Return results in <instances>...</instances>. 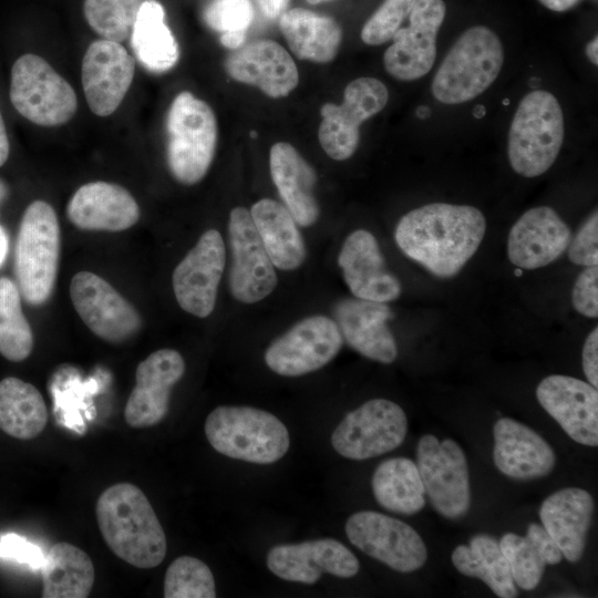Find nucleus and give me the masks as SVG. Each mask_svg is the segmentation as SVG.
I'll list each match as a JSON object with an SVG mask.
<instances>
[{
  "label": "nucleus",
  "mask_w": 598,
  "mask_h": 598,
  "mask_svg": "<svg viewBox=\"0 0 598 598\" xmlns=\"http://www.w3.org/2000/svg\"><path fill=\"white\" fill-rule=\"evenodd\" d=\"M486 231L483 213L470 205L432 203L405 214L394 238L400 250L439 278L457 275Z\"/></svg>",
  "instance_id": "nucleus-1"
},
{
  "label": "nucleus",
  "mask_w": 598,
  "mask_h": 598,
  "mask_svg": "<svg viewBox=\"0 0 598 598\" xmlns=\"http://www.w3.org/2000/svg\"><path fill=\"white\" fill-rule=\"evenodd\" d=\"M95 516L104 542L120 559L142 569L164 560V529L138 486L123 482L104 489L96 501Z\"/></svg>",
  "instance_id": "nucleus-2"
},
{
  "label": "nucleus",
  "mask_w": 598,
  "mask_h": 598,
  "mask_svg": "<svg viewBox=\"0 0 598 598\" xmlns=\"http://www.w3.org/2000/svg\"><path fill=\"white\" fill-rule=\"evenodd\" d=\"M204 430L218 453L256 464L277 462L290 445L286 425L251 406H217L206 417Z\"/></svg>",
  "instance_id": "nucleus-3"
},
{
  "label": "nucleus",
  "mask_w": 598,
  "mask_h": 598,
  "mask_svg": "<svg viewBox=\"0 0 598 598\" xmlns=\"http://www.w3.org/2000/svg\"><path fill=\"white\" fill-rule=\"evenodd\" d=\"M504 62L499 38L487 27L467 29L453 44L433 82V96L444 104H460L486 91Z\"/></svg>",
  "instance_id": "nucleus-4"
},
{
  "label": "nucleus",
  "mask_w": 598,
  "mask_h": 598,
  "mask_svg": "<svg viewBox=\"0 0 598 598\" xmlns=\"http://www.w3.org/2000/svg\"><path fill=\"white\" fill-rule=\"evenodd\" d=\"M565 134L558 100L549 92L534 90L516 110L508 134V159L524 177H536L555 163Z\"/></svg>",
  "instance_id": "nucleus-5"
},
{
  "label": "nucleus",
  "mask_w": 598,
  "mask_h": 598,
  "mask_svg": "<svg viewBox=\"0 0 598 598\" xmlns=\"http://www.w3.org/2000/svg\"><path fill=\"white\" fill-rule=\"evenodd\" d=\"M59 254L60 226L55 210L44 200H34L23 213L14 251L17 285L28 303L39 306L50 298Z\"/></svg>",
  "instance_id": "nucleus-6"
},
{
  "label": "nucleus",
  "mask_w": 598,
  "mask_h": 598,
  "mask_svg": "<svg viewBox=\"0 0 598 598\" xmlns=\"http://www.w3.org/2000/svg\"><path fill=\"white\" fill-rule=\"evenodd\" d=\"M167 164L174 178L193 185L204 178L217 144V121L213 109L190 92L173 100L166 120Z\"/></svg>",
  "instance_id": "nucleus-7"
},
{
  "label": "nucleus",
  "mask_w": 598,
  "mask_h": 598,
  "mask_svg": "<svg viewBox=\"0 0 598 598\" xmlns=\"http://www.w3.org/2000/svg\"><path fill=\"white\" fill-rule=\"evenodd\" d=\"M10 101L30 122L59 126L75 114L78 99L73 87L41 56L24 54L11 69Z\"/></svg>",
  "instance_id": "nucleus-8"
},
{
  "label": "nucleus",
  "mask_w": 598,
  "mask_h": 598,
  "mask_svg": "<svg viewBox=\"0 0 598 598\" xmlns=\"http://www.w3.org/2000/svg\"><path fill=\"white\" fill-rule=\"evenodd\" d=\"M416 466L433 508L443 517L457 519L471 506L466 456L452 439L423 435L416 446Z\"/></svg>",
  "instance_id": "nucleus-9"
},
{
  "label": "nucleus",
  "mask_w": 598,
  "mask_h": 598,
  "mask_svg": "<svg viewBox=\"0 0 598 598\" xmlns=\"http://www.w3.org/2000/svg\"><path fill=\"white\" fill-rule=\"evenodd\" d=\"M408 432L405 412L386 399H372L349 412L331 435L343 457L362 461L399 447Z\"/></svg>",
  "instance_id": "nucleus-10"
},
{
  "label": "nucleus",
  "mask_w": 598,
  "mask_h": 598,
  "mask_svg": "<svg viewBox=\"0 0 598 598\" xmlns=\"http://www.w3.org/2000/svg\"><path fill=\"white\" fill-rule=\"evenodd\" d=\"M389 101L386 86L378 79L362 76L344 89L340 105L326 103L318 138L322 150L336 161L351 157L359 144L360 125L384 109Z\"/></svg>",
  "instance_id": "nucleus-11"
},
{
  "label": "nucleus",
  "mask_w": 598,
  "mask_h": 598,
  "mask_svg": "<svg viewBox=\"0 0 598 598\" xmlns=\"http://www.w3.org/2000/svg\"><path fill=\"white\" fill-rule=\"evenodd\" d=\"M344 529L353 546L396 571H414L426 561L422 537L394 517L373 511L357 512L348 518Z\"/></svg>",
  "instance_id": "nucleus-12"
},
{
  "label": "nucleus",
  "mask_w": 598,
  "mask_h": 598,
  "mask_svg": "<svg viewBox=\"0 0 598 598\" xmlns=\"http://www.w3.org/2000/svg\"><path fill=\"white\" fill-rule=\"evenodd\" d=\"M343 343L336 321L307 317L274 340L265 352L268 368L283 377H299L329 363Z\"/></svg>",
  "instance_id": "nucleus-13"
},
{
  "label": "nucleus",
  "mask_w": 598,
  "mask_h": 598,
  "mask_svg": "<svg viewBox=\"0 0 598 598\" xmlns=\"http://www.w3.org/2000/svg\"><path fill=\"white\" fill-rule=\"evenodd\" d=\"M70 298L86 327L107 342L126 341L142 327L134 306L94 272L79 271L72 277Z\"/></svg>",
  "instance_id": "nucleus-14"
},
{
  "label": "nucleus",
  "mask_w": 598,
  "mask_h": 598,
  "mask_svg": "<svg viewBox=\"0 0 598 598\" xmlns=\"http://www.w3.org/2000/svg\"><path fill=\"white\" fill-rule=\"evenodd\" d=\"M228 231L231 248V295L244 303L258 302L274 291L278 279L250 212L244 207H235L229 215Z\"/></svg>",
  "instance_id": "nucleus-15"
},
{
  "label": "nucleus",
  "mask_w": 598,
  "mask_h": 598,
  "mask_svg": "<svg viewBox=\"0 0 598 598\" xmlns=\"http://www.w3.org/2000/svg\"><path fill=\"white\" fill-rule=\"evenodd\" d=\"M225 264L221 235L216 229L205 231L173 272L174 295L184 311L199 318L213 312Z\"/></svg>",
  "instance_id": "nucleus-16"
},
{
  "label": "nucleus",
  "mask_w": 598,
  "mask_h": 598,
  "mask_svg": "<svg viewBox=\"0 0 598 598\" xmlns=\"http://www.w3.org/2000/svg\"><path fill=\"white\" fill-rule=\"evenodd\" d=\"M443 0H419L412 9L408 28L399 29L383 56L389 74L413 81L427 74L436 56V35L445 18Z\"/></svg>",
  "instance_id": "nucleus-17"
},
{
  "label": "nucleus",
  "mask_w": 598,
  "mask_h": 598,
  "mask_svg": "<svg viewBox=\"0 0 598 598\" xmlns=\"http://www.w3.org/2000/svg\"><path fill=\"white\" fill-rule=\"evenodd\" d=\"M184 372V358L173 349H159L140 362L124 408L126 424L133 429L158 424L168 412L172 388Z\"/></svg>",
  "instance_id": "nucleus-18"
},
{
  "label": "nucleus",
  "mask_w": 598,
  "mask_h": 598,
  "mask_svg": "<svg viewBox=\"0 0 598 598\" xmlns=\"http://www.w3.org/2000/svg\"><path fill=\"white\" fill-rule=\"evenodd\" d=\"M134 73L135 61L120 42L106 39L92 42L81 70L90 110L97 116L114 113L124 100Z\"/></svg>",
  "instance_id": "nucleus-19"
},
{
  "label": "nucleus",
  "mask_w": 598,
  "mask_h": 598,
  "mask_svg": "<svg viewBox=\"0 0 598 598\" xmlns=\"http://www.w3.org/2000/svg\"><path fill=\"white\" fill-rule=\"evenodd\" d=\"M266 564L279 578L306 585L316 584L323 573L350 578L360 568L352 551L333 538L274 546L267 554Z\"/></svg>",
  "instance_id": "nucleus-20"
},
{
  "label": "nucleus",
  "mask_w": 598,
  "mask_h": 598,
  "mask_svg": "<svg viewBox=\"0 0 598 598\" xmlns=\"http://www.w3.org/2000/svg\"><path fill=\"white\" fill-rule=\"evenodd\" d=\"M536 398L575 442L598 445V391L580 379L553 374L543 379Z\"/></svg>",
  "instance_id": "nucleus-21"
},
{
  "label": "nucleus",
  "mask_w": 598,
  "mask_h": 598,
  "mask_svg": "<svg viewBox=\"0 0 598 598\" xmlns=\"http://www.w3.org/2000/svg\"><path fill=\"white\" fill-rule=\"evenodd\" d=\"M571 239L568 225L548 206L525 212L513 225L507 239L511 262L522 269H537L558 259Z\"/></svg>",
  "instance_id": "nucleus-22"
},
{
  "label": "nucleus",
  "mask_w": 598,
  "mask_h": 598,
  "mask_svg": "<svg viewBox=\"0 0 598 598\" xmlns=\"http://www.w3.org/2000/svg\"><path fill=\"white\" fill-rule=\"evenodd\" d=\"M338 265L355 298L388 303L401 295L399 279L386 269L375 237L365 229L346 238Z\"/></svg>",
  "instance_id": "nucleus-23"
},
{
  "label": "nucleus",
  "mask_w": 598,
  "mask_h": 598,
  "mask_svg": "<svg viewBox=\"0 0 598 598\" xmlns=\"http://www.w3.org/2000/svg\"><path fill=\"white\" fill-rule=\"evenodd\" d=\"M225 70L231 79L275 99L290 94L299 82L293 59L272 40H257L236 49L227 56Z\"/></svg>",
  "instance_id": "nucleus-24"
},
{
  "label": "nucleus",
  "mask_w": 598,
  "mask_h": 598,
  "mask_svg": "<svg viewBox=\"0 0 598 598\" xmlns=\"http://www.w3.org/2000/svg\"><path fill=\"white\" fill-rule=\"evenodd\" d=\"M392 312L385 302L347 298L334 308L342 339L361 355L389 364L398 355L396 341L386 322Z\"/></svg>",
  "instance_id": "nucleus-25"
},
{
  "label": "nucleus",
  "mask_w": 598,
  "mask_h": 598,
  "mask_svg": "<svg viewBox=\"0 0 598 598\" xmlns=\"http://www.w3.org/2000/svg\"><path fill=\"white\" fill-rule=\"evenodd\" d=\"M493 458L497 470L518 481L548 475L556 455L551 446L533 429L509 417L494 424Z\"/></svg>",
  "instance_id": "nucleus-26"
},
{
  "label": "nucleus",
  "mask_w": 598,
  "mask_h": 598,
  "mask_svg": "<svg viewBox=\"0 0 598 598\" xmlns=\"http://www.w3.org/2000/svg\"><path fill=\"white\" fill-rule=\"evenodd\" d=\"M66 214L70 221L83 230L122 231L137 223L140 207L123 186L99 181L76 189Z\"/></svg>",
  "instance_id": "nucleus-27"
},
{
  "label": "nucleus",
  "mask_w": 598,
  "mask_h": 598,
  "mask_svg": "<svg viewBox=\"0 0 598 598\" xmlns=\"http://www.w3.org/2000/svg\"><path fill=\"white\" fill-rule=\"evenodd\" d=\"M594 509L592 496L579 487L561 488L540 505L543 527L570 563H577L582 557Z\"/></svg>",
  "instance_id": "nucleus-28"
},
{
  "label": "nucleus",
  "mask_w": 598,
  "mask_h": 598,
  "mask_svg": "<svg viewBox=\"0 0 598 598\" xmlns=\"http://www.w3.org/2000/svg\"><path fill=\"white\" fill-rule=\"evenodd\" d=\"M271 178L297 224L307 227L319 217L313 188L317 176L313 168L289 143L278 142L270 148Z\"/></svg>",
  "instance_id": "nucleus-29"
},
{
  "label": "nucleus",
  "mask_w": 598,
  "mask_h": 598,
  "mask_svg": "<svg viewBox=\"0 0 598 598\" xmlns=\"http://www.w3.org/2000/svg\"><path fill=\"white\" fill-rule=\"evenodd\" d=\"M261 243L275 267L295 270L306 259L301 234L286 206L262 198L249 210Z\"/></svg>",
  "instance_id": "nucleus-30"
},
{
  "label": "nucleus",
  "mask_w": 598,
  "mask_h": 598,
  "mask_svg": "<svg viewBox=\"0 0 598 598\" xmlns=\"http://www.w3.org/2000/svg\"><path fill=\"white\" fill-rule=\"evenodd\" d=\"M279 27L290 50L299 59L311 62L332 61L342 40V30L333 18L303 8L282 12Z\"/></svg>",
  "instance_id": "nucleus-31"
},
{
  "label": "nucleus",
  "mask_w": 598,
  "mask_h": 598,
  "mask_svg": "<svg viewBox=\"0 0 598 598\" xmlns=\"http://www.w3.org/2000/svg\"><path fill=\"white\" fill-rule=\"evenodd\" d=\"M40 569L43 598H86L93 588L91 557L70 543L52 545Z\"/></svg>",
  "instance_id": "nucleus-32"
},
{
  "label": "nucleus",
  "mask_w": 598,
  "mask_h": 598,
  "mask_svg": "<svg viewBox=\"0 0 598 598\" xmlns=\"http://www.w3.org/2000/svg\"><path fill=\"white\" fill-rule=\"evenodd\" d=\"M49 413L40 391L16 377L0 381V429L18 440L39 436L48 424Z\"/></svg>",
  "instance_id": "nucleus-33"
},
{
  "label": "nucleus",
  "mask_w": 598,
  "mask_h": 598,
  "mask_svg": "<svg viewBox=\"0 0 598 598\" xmlns=\"http://www.w3.org/2000/svg\"><path fill=\"white\" fill-rule=\"evenodd\" d=\"M451 559L461 574L481 579L496 596L517 597L507 559L493 536L484 533L472 536L468 545L455 547Z\"/></svg>",
  "instance_id": "nucleus-34"
},
{
  "label": "nucleus",
  "mask_w": 598,
  "mask_h": 598,
  "mask_svg": "<svg viewBox=\"0 0 598 598\" xmlns=\"http://www.w3.org/2000/svg\"><path fill=\"white\" fill-rule=\"evenodd\" d=\"M137 60L150 71L172 69L179 56L178 44L165 23V10L157 0H144L131 33Z\"/></svg>",
  "instance_id": "nucleus-35"
},
{
  "label": "nucleus",
  "mask_w": 598,
  "mask_h": 598,
  "mask_svg": "<svg viewBox=\"0 0 598 598\" xmlns=\"http://www.w3.org/2000/svg\"><path fill=\"white\" fill-rule=\"evenodd\" d=\"M373 495L384 509L413 515L425 505V489L416 464L406 457L383 461L372 480Z\"/></svg>",
  "instance_id": "nucleus-36"
},
{
  "label": "nucleus",
  "mask_w": 598,
  "mask_h": 598,
  "mask_svg": "<svg viewBox=\"0 0 598 598\" xmlns=\"http://www.w3.org/2000/svg\"><path fill=\"white\" fill-rule=\"evenodd\" d=\"M33 348V333L23 315L17 282L0 278V354L12 362L25 360Z\"/></svg>",
  "instance_id": "nucleus-37"
},
{
  "label": "nucleus",
  "mask_w": 598,
  "mask_h": 598,
  "mask_svg": "<svg viewBox=\"0 0 598 598\" xmlns=\"http://www.w3.org/2000/svg\"><path fill=\"white\" fill-rule=\"evenodd\" d=\"M144 0H84L83 11L89 25L103 39L126 40Z\"/></svg>",
  "instance_id": "nucleus-38"
},
{
  "label": "nucleus",
  "mask_w": 598,
  "mask_h": 598,
  "mask_svg": "<svg viewBox=\"0 0 598 598\" xmlns=\"http://www.w3.org/2000/svg\"><path fill=\"white\" fill-rule=\"evenodd\" d=\"M165 598H214L215 579L200 559L181 556L172 561L164 577Z\"/></svg>",
  "instance_id": "nucleus-39"
},
{
  "label": "nucleus",
  "mask_w": 598,
  "mask_h": 598,
  "mask_svg": "<svg viewBox=\"0 0 598 598\" xmlns=\"http://www.w3.org/2000/svg\"><path fill=\"white\" fill-rule=\"evenodd\" d=\"M498 544L507 559L515 585L524 590L535 589L547 565L532 540L527 536L506 533Z\"/></svg>",
  "instance_id": "nucleus-40"
},
{
  "label": "nucleus",
  "mask_w": 598,
  "mask_h": 598,
  "mask_svg": "<svg viewBox=\"0 0 598 598\" xmlns=\"http://www.w3.org/2000/svg\"><path fill=\"white\" fill-rule=\"evenodd\" d=\"M419 0H384L361 30V40L369 45L388 42L400 29Z\"/></svg>",
  "instance_id": "nucleus-41"
},
{
  "label": "nucleus",
  "mask_w": 598,
  "mask_h": 598,
  "mask_svg": "<svg viewBox=\"0 0 598 598\" xmlns=\"http://www.w3.org/2000/svg\"><path fill=\"white\" fill-rule=\"evenodd\" d=\"M252 18L250 0H214L204 12L207 25L221 34L247 32Z\"/></svg>",
  "instance_id": "nucleus-42"
},
{
  "label": "nucleus",
  "mask_w": 598,
  "mask_h": 598,
  "mask_svg": "<svg viewBox=\"0 0 598 598\" xmlns=\"http://www.w3.org/2000/svg\"><path fill=\"white\" fill-rule=\"evenodd\" d=\"M569 260L578 266H598V213L595 212L579 228L567 247Z\"/></svg>",
  "instance_id": "nucleus-43"
},
{
  "label": "nucleus",
  "mask_w": 598,
  "mask_h": 598,
  "mask_svg": "<svg viewBox=\"0 0 598 598\" xmlns=\"http://www.w3.org/2000/svg\"><path fill=\"white\" fill-rule=\"evenodd\" d=\"M571 302L577 312L588 318L598 316V266L586 267L577 277Z\"/></svg>",
  "instance_id": "nucleus-44"
},
{
  "label": "nucleus",
  "mask_w": 598,
  "mask_h": 598,
  "mask_svg": "<svg viewBox=\"0 0 598 598\" xmlns=\"http://www.w3.org/2000/svg\"><path fill=\"white\" fill-rule=\"evenodd\" d=\"M0 556L41 567L44 557L35 545L17 534H8L1 538Z\"/></svg>",
  "instance_id": "nucleus-45"
},
{
  "label": "nucleus",
  "mask_w": 598,
  "mask_h": 598,
  "mask_svg": "<svg viewBox=\"0 0 598 598\" xmlns=\"http://www.w3.org/2000/svg\"><path fill=\"white\" fill-rule=\"evenodd\" d=\"M526 536L535 545L546 565H556L561 561L563 554L547 530L537 523H530L527 527Z\"/></svg>",
  "instance_id": "nucleus-46"
},
{
  "label": "nucleus",
  "mask_w": 598,
  "mask_h": 598,
  "mask_svg": "<svg viewBox=\"0 0 598 598\" xmlns=\"http://www.w3.org/2000/svg\"><path fill=\"white\" fill-rule=\"evenodd\" d=\"M582 370L589 383L598 386V328L587 337L582 347Z\"/></svg>",
  "instance_id": "nucleus-47"
},
{
  "label": "nucleus",
  "mask_w": 598,
  "mask_h": 598,
  "mask_svg": "<svg viewBox=\"0 0 598 598\" xmlns=\"http://www.w3.org/2000/svg\"><path fill=\"white\" fill-rule=\"evenodd\" d=\"M288 0H257V3L262 12L269 19L279 17L287 4Z\"/></svg>",
  "instance_id": "nucleus-48"
},
{
  "label": "nucleus",
  "mask_w": 598,
  "mask_h": 598,
  "mask_svg": "<svg viewBox=\"0 0 598 598\" xmlns=\"http://www.w3.org/2000/svg\"><path fill=\"white\" fill-rule=\"evenodd\" d=\"M246 32H230L220 35V43L231 50H236L244 44Z\"/></svg>",
  "instance_id": "nucleus-49"
},
{
  "label": "nucleus",
  "mask_w": 598,
  "mask_h": 598,
  "mask_svg": "<svg viewBox=\"0 0 598 598\" xmlns=\"http://www.w3.org/2000/svg\"><path fill=\"white\" fill-rule=\"evenodd\" d=\"M10 153L9 138L6 131V125L0 111V167L7 162Z\"/></svg>",
  "instance_id": "nucleus-50"
},
{
  "label": "nucleus",
  "mask_w": 598,
  "mask_h": 598,
  "mask_svg": "<svg viewBox=\"0 0 598 598\" xmlns=\"http://www.w3.org/2000/svg\"><path fill=\"white\" fill-rule=\"evenodd\" d=\"M546 8L553 11H566L574 7L579 0H539Z\"/></svg>",
  "instance_id": "nucleus-51"
},
{
  "label": "nucleus",
  "mask_w": 598,
  "mask_h": 598,
  "mask_svg": "<svg viewBox=\"0 0 598 598\" xmlns=\"http://www.w3.org/2000/svg\"><path fill=\"white\" fill-rule=\"evenodd\" d=\"M586 54L595 65L598 64V39H597V37H595V39L591 40L587 44Z\"/></svg>",
  "instance_id": "nucleus-52"
},
{
  "label": "nucleus",
  "mask_w": 598,
  "mask_h": 598,
  "mask_svg": "<svg viewBox=\"0 0 598 598\" xmlns=\"http://www.w3.org/2000/svg\"><path fill=\"white\" fill-rule=\"evenodd\" d=\"M8 252V237L4 229L0 226V266L3 264Z\"/></svg>",
  "instance_id": "nucleus-53"
},
{
  "label": "nucleus",
  "mask_w": 598,
  "mask_h": 598,
  "mask_svg": "<svg viewBox=\"0 0 598 598\" xmlns=\"http://www.w3.org/2000/svg\"><path fill=\"white\" fill-rule=\"evenodd\" d=\"M431 115V109L425 105H421L416 109V116L419 118L425 120Z\"/></svg>",
  "instance_id": "nucleus-54"
},
{
  "label": "nucleus",
  "mask_w": 598,
  "mask_h": 598,
  "mask_svg": "<svg viewBox=\"0 0 598 598\" xmlns=\"http://www.w3.org/2000/svg\"><path fill=\"white\" fill-rule=\"evenodd\" d=\"M472 114L476 118H482L486 114V109L482 104H477L474 106Z\"/></svg>",
  "instance_id": "nucleus-55"
},
{
  "label": "nucleus",
  "mask_w": 598,
  "mask_h": 598,
  "mask_svg": "<svg viewBox=\"0 0 598 598\" xmlns=\"http://www.w3.org/2000/svg\"><path fill=\"white\" fill-rule=\"evenodd\" d=\"M306 1L311 3V4H318V3H321V2H324V1H330V0H306Z\"/></svg>",
  "instance_id": "nucleus-56"
},
{
  "label": "nucleus",
  "mask_w": 598,
  "mask_h": 598,
  "mask_svg": "<svg viewBox=\"0 0 598 598\" xmlns=\"http://www.w3.org/2000/svg\"><path fill=\"white\" fill-rule=\"evenodd\" d=\"M2 194H3V187H2V185L0 183V197L2 196Z\"/></svg>",
  "instance_id": "nucleus-57"
},
{
  "label": "nucleus",
  "mask_w": 598,
  "mask_h": 598,
  "mask_svg": "<svg viewBox=\"0 0 598 598\" xmlns=\"http://www.w3.org/2000/svg\"><path fill=\"white\" fill-rule=\"evenodd\" d=\"M503 104H504V105L509 104V100H508V99L504 100V101H503Z\"/></svg>",
  "instance_id": "nucleus-58"
},
{
  "label": "nucleus",
  "mask_w": 598,
  "mask_h": 598,
  "mask_svg": "<svg viewBox=\"0 0 598 598\" xmlns=\"http://www.w3.org/2000/svg\"><path fill=\"white\" fill-rule=\"evenodd\" d=\"M250 135H251L252 138H256L257 133H256V132H251Z\"/></svg>",
  "instance_id": "nucleus-59"
}]
</instances>
